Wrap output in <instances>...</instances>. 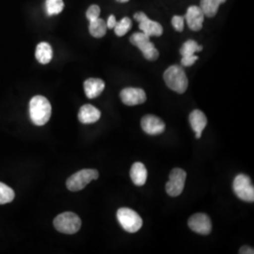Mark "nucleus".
<instances>
[{
	"instance_id": "obj_1",
	"label": "nucleus",
	"mask_w": 254,
	"mask_h": 254,
	"mask_svg": "<svg viewBox=\"0 0 254 254\" xmlns=\"http://www.w3.org/2000/svg\"><path fill=\"white\" fill-rule=\"evenodd\" d=\"M51 104L46 97L37 95L29 102V116L35 126H45L51 117Z\"/></svg>"
},
{
	"instance_id": "obj_2",
	"label": "nucleus",
	"mask_w": 254,
	"mask_h": 254,
	"mask_svg": "<svg viewBox=\"0 0 254 254\" xmlns=\"http://www.w3.org/2000/svg\"><path fill=\"white\" fill-rule=\"evenodd\" d=\"M164 80L166 85L177 93H184L189 87V80L184 69L178 65L169 67L164 73Z\"/></svg>"
},
{
	"instance_id": "obj_3",
	"label": "nucleus",
	"mask_w": 254,
	"mask_h": 254,
	"mask_svg": "<svg viewBox=\"0 0 254 254\" xmlns=\"http://www.w3.org/2000/svg\"><path fill=\"white\" fill-rule=\"evenodd\" d=\"M54 226L57 231L65 235H73L81 228V219L73 212H64L54 219Z\"/></svg>"
},
{
	"instance_id": "obj_4",
	"label": "nucleus",
	"mask_w": 254,
	"mask_h": 254,
	"mask_svg": "<svg viewBox=\"0 0 254 254\" xmlns=\"http://www.w3.org/2000/svg\"><path fill=\"white\" fill-rule=\"evenodd\" d=\"M99 178V173L93 169H85L77 173H73L70 176L67 182L66 187L70 191H80L85 189L91 181Z\"/></svg>"
},
{
	"instance_id": "obj_5",
	"label": "nucleus",
	"mask_w": 254,
	"mask_h": 254,
	"mask_svg": "<svg viewBox=\"0 0 254 254\" xmlns=\"http://www.w3.org/2000/svg\"><path fill=\"white\" fill-rule=\"evenodd\" d=\"M130 43L133 46L137 47L141 52L143 57L147 61L154 62L158 59L159 52L154 47V45L150 41V37L146 35L145 33L136 32L132 36L130 37Z\"/></svg>"
},
{
	"instance_id": "obj_6",
	"label": "nucleus",
	"mask_w": 254,
	"mask_h": 254,
	"mask_svg": "<svg viewBox=\"0 0 254 254\" xmlns=\"http://www.w3.org/2000/svg\"><path fill=\"white\" fill-rule=\"evenodd\" d=\"M117 218L121 226L128 233H136L142 227V218L132 209L127 207L119 209Z\"/></svg>"
},
{
	"instance_id": "obj_7",
	"label": "nucleus",
	"mask_w": 254,
	"mask_h": 254,
	"mask_svg": "<svg viewBox=\"0 0 254 254\" xmlns=\"http://www.w3.org/2000/svg\"><path fill=\"white\" fill-rule=\"evenodd\" d=\"M233 189L240 200L254 202V188L251 178L246 174H238L234 180Z\"/></svg>"
},
{
	"instance_id": "obj_8",
	"label": "nucleus",
	"mask_w": 254,
	"mask_h": 254,
	"mask_svg": "<svg viewBox=\"0 0 254 254\" xmlns=\"http://www.w3.org/2000/svg\"><path fill=\"white\" fill-rule=\"evenodd\" d=\"M186 179H187V173L184 170L179 168L173 169L170 174V179L166 184L167 194L170 195L171 197L179 196L184 190Z\"/></svg>"
},
{
	"instance_id": "obj_9",
	"label": "nucleus",
	"mask_w": 254,
	"mask_h": 254,
	"mask_svg": "<svg viewBox=\"0 0 254 254\" xmlns=\"http://www.w3.org/2000/svg\"><path fill=\"white\" fill-rule=\"evenodd\" d=\"M134 18L139 23V29L150 38L161 36L163 34V27L158 22L149 18L144 12H136L134 14Z\"/></svg>"
},
{
	"instance_id": "obj_10",
	"label": "nucleus",
	"mask_w": 254,
	"mask_h": 254,
	"mask_svg": "<svg viewBox=\"0 0 254 254\" xmlns=\"http://www.w3.org/2000/svg\"><path fill=\"white\" fill-rule=\"evenodd\" d=\"M189 227L197 234L207 236L212 232V222L206 214L197 213L189 219Z\"/></svg>"
},
{
	"instance_id": "obj_11",
	"label": "nucleus",
	"mask_w": 254,
	"mask_h": 254,
	"mask_svg": "<svg viewBox=\"0 0 254 254\" xmlns=\"http://www.w3.org/2000/svg\"><path fill=\"white\" fill-rule=\"evenodd\" d=\"M120 96L122 102L129 107L141 105L147 99L145 91L139 88H126L121 91Z\"/></svg>"
},
{
	"instance_id": "obj_12",
	"label": "nucleus",
	"mask_w": 254,
	"mask_h": 254,
	"mask_svg": "<svg viewBox=\"0 0 254 254\" xmlns=\"http://www.w3.org/2000/svg\"><path fill=\"white\" fill-rule=\"evenodd\" d=\"M141 128L146 134L156 136L163 133L166 125L161 119L149 114L141 119Z\"/></svg>"
},
{
	"instance_id": "obj_13",
	"label": "nucleus",
	"mask_w": 254,
	"mask_h": 254,
	"mask_svg": "<svg viewBox=\"0 0 254 254\" xmlns=\"http://www.w3.org/2000/svg\"><path fill=\"white\" fill-rule=\"evenodd\" d=\"M184 18L187 21V24L191 30L199 31L202 27L204 14L200 7L190 6L187 10V13Z\"/></svg>"
},
{
	"instance_id": "obj_14",
	"label": "nucleus",
	"mask_w": 254,
	"mask_h": 254,
	"mask_svg": "<svg viewBox=\"0 0 254 254\" xmlns=\"http://www.w3.org/2000/svg\"><path fill=\"white\" fill-rule=\"evenodd\" d=\"M190 124L196 134V138L199 139L201 136L202 131L207 126V118L202 111L195 109L190 115Z\"/></svg>"
},
{
	"instance_id": "obj_15",
	"label": "nucleus",
	"mask_w": 254,
	"mask_h": 254,
	"mask_svg": "<svg viewBox=\"0 0 254 254\" xmlns=\"http://www.w3.org/2000/svg\"><path fill=\"white\" fill-rule=\"evenodd\" d=\"M101 118V111L91 105L82 106L78 112V120L84 125L94 124Z\"/></svg>"
},
{
	"instance_id": "obj_16",
	"label": "nucleus",
	"mask_w": 254,
	"mask_h": 254,
	"mask_svg": "<svg viewBox=\"0 0 254 254\" xmlns=\"http://www.w3.org/2000/svg\"><path fill=\"white\" fill-rule=\"evenodd\" d=\"M105 82L100 78H89L84 82V91L89 99H94L98 97L105 90Z\"/></svg>"
},
{
	"instance_id": "obj_17",
	"label": "nucleus",
	"mask_w": 254,
	"mask_h": 254,
	"mask_svg": "<svg viewBox=\"0 0 254 254\" xmlns=\"http://www.w3.org/2000/svg\"><path fill=\"white\" fill-rule=\"evenodd\" d=\"M130 177L133 183L137 187H141L145 185L147 181V170L144 164L141 162H136L133 164L130 170Z\"/></svg>"
},
{
	"instance_id": "obj_18",
	"label": "nucleus",
	"mask_w": 254,
	"mask_h": 254,
	"mask_svg": "<svg viewBox=\"0 0 254 254\" xmlns=\"http://www.w3.org/2000/svg\"><path fill=\"white\" fill-rule=\"evenodd\" d=\"M35 57L40 64H49L53 59V49L48 43L42 42L37 46Z\"/></svg>"
},
{
	"instance_id": "obj_19",
	"label": "nucleus",
	"mask_w": 254,
	"mask_h": 254,
	"mask_svg": "<svg viewBox=\"0 0 254 254\" xmlns=\"http://www.w3.org/2000/svg\"><path fill=\"white\" fill-rule=\"evenodd\" d=\"M226 0H200V8L204 16L212 18L218 12L219 6Z\"/></svg>"
},
{
	"instance_id": "obj_20",
	"label": "nucleus",
	"mask_w": 254,
	"mask_h": 254,
	"mask_svg": "<svg viewBox=\"0 0 254 254\" xmlns=\"http://www.w3.org/2000/svg\"><path fill=\"white\" fill-rule=\"evenodd\" d=\"M107 23L105 20L99 18L95 19L90 21V26H89V31L91 36L94 38H102L105 36L107 33Z\"/></svg>"
},
{
	"instance_id": "obj_21",
	"label": "nucleus",
	"mask_w": 254,
	"mask_h": 254,
	"mask_svg": "<svg viewBox=\"0 0 254 254\" xmlns=\"http://www.w3.org/2000/svg\"><path fill=\"white\" fill-rule=\"evenodd\" d=\"M64 8V0H46V11L49 16L60 14Z\"/></svg>"
},
{
	"instance_id": "obj_22",
	"label": "nucleus",
	"mask_w": 254,
	"mask_h": 254,
	"mask_svg": "<svg viewBox=\"0 0 254 254\" xmlns=\"http://www.w3.org/2000/svg\"><path fill=\"white\" fill-rule=\"evenodd\" d=\"M201 50H202V46L198 45V43L195 42L194 40H189L182 46L180 54L182 55V57L192 56L196 52H200Z\"/></svg>"
},
{
	"instance_id": "obj_23",
	"label": "nucleus",
	"mask_w": 254,
	"mask_h": 254,
	"mask_svg": "<svg viewBox=\"0 0 254 254\" xmlns=\"http://www.w3.org/2000/svg\"><path fill=\"white\" fill-rule=\"evenodd\" d=\"M15 197L14 191L9 186L0 182V205L11 202Z\"/></svg>"
},
{
	"instance_id": "obj_24",
	"label": "nucleus",
	"mask_w": 254,
	"mask_h": 254,
	"mask_svg": "<svg viewBox=\"0 0 254 254\" xmlns=\"http://www.w3.org/2000/svg\"><path fill=\"white\" fill-rule=\"evenodd\" d=\"M131 27H132V21L128 17H124L117 22L116 26L114 27V31L117 36L122 37L126 35Z\"/></svg>"
},
{
	"instance_id": "obj_25",
	"label": "nucleus",
	"mask_w": 254,
	"mask_h": 254,
	"mask_svg": "<svg viewBox=\"0 0 254 254\" xmlns=\"http://www.w3.org/2000/svg\"><path fill=\"white\" fill-rule=\"evenodd\" d=\"M101 13V9L99 6L97 5H91L89 7V9L86 11V17L89 21H92L95 19L99 18V15Z\"/></svg>"
},
{
	"instance_id": "obj_26",
	"label": "nucleus",
	"mask_w": 254,
	"mask_h": 254,
	"mask_svg": "<svg viewBox=\"0 0 254 254\" xmlns=\"http://www.w3.org/2000/svg\"><path fill=\"white\" fill-rule=\"evenodd\" d=\"M172 25L175 30L181 32L185 27V18L180 15H174L172 19Z\"/></svg>"
},
{
	"instance_id": "obj_27",
	"label": "nucleus",
	"mask_w": 254,
	"mask_h": 254,
	"mask_svg": "<svg viewBox=\"0 0 254 254\" xmlns=\"http://www.w3.org/2000/svg\"><path fill=\"white\" fill-rule=\"evenodd\" d=\"M197 61H198V57L195 55L186 56V57H182L181 64L185 67H190L195 64Z\"/></svg>"
},
{
	"instance_id": "obj_28",
	"label": "nucleus",
	"mask_w": 254,
	"mask_h": 254,
	"mask_svg": "<svg viewBox=\"0 0 254 254\" xmlns=\"http://www.w3.org/2000/svg\"><path fill=\"white\" fill-rule=\"evenodd\" d=\"M106 23H107V27H109V28H114V27L117 24V20H116V17L113 14H111V15H109L108 22H106Z\"/></svg>"
},
{
	"instance_id": "obj_29",
	"label": "nucleus",
	"mask_w": 254,
	"mask_h": 254,
	"mask_svg": "<svg viewBox=\"0 0 254 254\" xmlns=\"http://www.w3.org/2000/svg\"><path fill=\"white\" fill-rule=\"evenodd\" d=\"M239 254H254V249H252V248H250V247H242L241 249H240V251H239Z\"/></svg>"
},
{
	"instance_id": "obj_30",
	"label": "nucleus",
	"mask_w": 254,
	"mask_h": 254,
	"mask_svg": "<svg viewBox=\"0 0 254 254\" xmlns=\"http://www.w3.org/2000/svg\"><path fill=\"white\" fill-rule=\"evenodd\" d=\"M116 1H118L120 3H127L129 0H116Z\"/></svg>"
}]
</instances>
